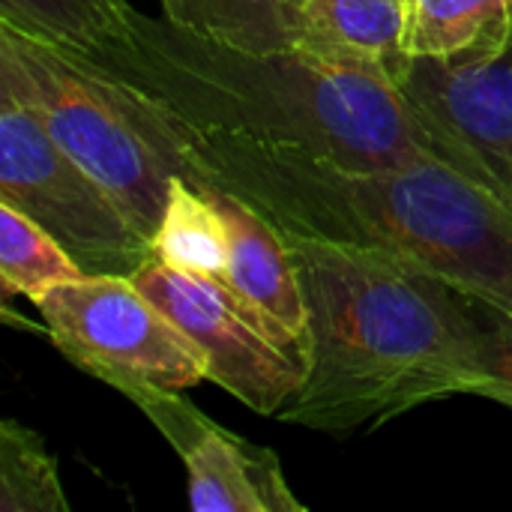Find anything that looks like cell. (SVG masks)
Here are the masks:
<instances>
[{
	"instance_id": "cell-17",
	"label": "cell",
	"mask_w": 512,
	"mask_h": 512,
	"mask_svg": "<svg viewBox=\"0 0 512 512\" xmlns=\"http://www.w3.org/2000/svg\"><path fill=\"white\" fill-rule=\"evenodd\" d=\"M174 21L240 48L273 51L294 45L291 24L276 0H180Z\"/></svg>"
},
{
	"instance_id": "cell-13",
	"label": "cell",
	"mask_w": 512,
	"mask_h": 512,
	"mask_svg": "<svg viewBox=\"0 0 512 512\" xmlns=\"http://www.w3.org/2000/svg\"><path fill=\"white\" fill-rule=\"evenodd\" d=\"M153 255L183 273L225 279L228 228L210 192L186 177L171 180L162 219L153 231Z\"/></svg>"
},
{
	"instance_id": "cell-10",
	"label": "cell",
	"mask_w": 512,
	"mask_h": 512,
	"mask_svg": "<svg viewBox=\"0 0 512 512\" xmlns=\"http://www.w3.org/2000/svg\"><path fill=\"white\" fill-rule=\"evenodd\" d=\"M213 195L228 228V270L225 282L243 294L285 339L309 357V312L300 270L285 234L258 210L222 189Z\"/></svg>"
},
{
	"instance_id": "cell-5",
	"label": "cell",
	"mask_w": 512,
	"mask_h": 512,
	"mask_svg": "<svg viewBox=\"0 0 512 512\" xmlns=\"http://www.w3.org/2000/svg\"><path fill=\"white\" fill-rule=\"evenodd\" d=\"M33 303L54 348L126 399L207 381L204 351L129 276H84Z\"/></svg>"
},
{
	"instance_id": "cell-15",
	"label": "cell",
	"mask_w": 512,
	"mask_h": 512,
	"mask_svg": "<svg viewBox=\"0 0 512 512\" xmlns=\"http://www.w3.org/2000/svg\"><path fill=\"white\" fill-rule=\"evenodd\" d=\"M84 276V267L36 219L0 201V282L6 300H36L48 288Z\"/></svg>"
},
{
	"instance_id": "cell-3",
	"label": "cell",
	"mask_w": 512,
	"mask_h": 512,
	"mask_svg": "<svg viewBox=\"0 0 512 512\" xmlns=\"http://www.w3.org/2000/svg\"><path fill=\"white\" fill-rule=\"evenodd\" d=\"M84 57L204 132L300 147L351 168L432 153L384 72L303 45L240 48L135 9L120 42Z\"/></svg>"
},
{
	"instance_id": "cell-6",
	"label": "cell",
	"mask_w": 512,
	"mask_h": 512,
	"mask_svg": "<svg viewBox=\"0 0 512 512\" xmlns=\"http://www.w3.org/2000/svg\"><path fill=\"white\" fill-rule=\"evenodd\" d=\"M0 201L36 219L87 276H132L153 237L117 195L81 168L51 132L0 90Z\"/></svg>"
},
{
	"instance_id": "cell-14",
	"label": "cell",
	"mask_w": 512,
	"mask_h": 512,
	"mask_svg": "<svg viewBox=\"0 0 512 512\" xmlns=\"http://www.w3.org/2000/svg\"><path fill=\"white\" fill-rule=\"evenodd\" d=\"M129 0H0V21L42 42L93 54L129 33Z\"/></svg>"
},
{
	"instance_id": "cell-7",
	"label": "cell",
	"mask_w": 512,
	"mask_h": 512,
	"mask_svg": "<svg viewBox=\"0 0 512 512\" xmlns=\"http://www.w3.org/2000/svg\"><path fill=\"white\" fill-rule=\"evenodd\" d=\"M207 357V381L246 408L279 417L300 393L309 357L222 276L183 273L156 255L129 276Z\"/></svg>"
},
{
	"instance_id": "cell-12",
	"label": "cell",
	"mask_w": 512,
	"mask_h": 512,
	"mask_svg": "<svg viewBox=\"0 0 512 512\" xmlns=\"http://www.w3.org/2000/svg\"><path fill=\"white\" fill-rule=\"evenodd\" d=\"M510 36L512 0H405L408 60L477 63L501 54Z\"/></svg>"
},
{
	"instance_id": "cell-19",
	"label": "cell",
	"mask_w": 512,
	"mask_h": 512,
	"mask_svg": "<svg viewBox=\"0 0 512 512\" xmlns=\"http://www.w3.org/2000/svg\"><path fill=\"white\" fill-rule=\"evenodd\" d=\"M276 3H279V9L285 12V18H288V24H291V33H294V30H297V18H300L306 0H276Z\"/></svg>"
},
{
	"instance_id": "cell-2",
	"label": "cell",
	"mask_w": 512,
	"mask_h": 512,
	"mask_svg": "<svg viewBox=\"0 0 512 512\" xmlns=\"http://www.w3.org/2000/svg\"><path fill=\"white\" fill-rule=\"evenodd\" d=\"M285 240L306 294L309 366L279 420L342 435L471 396L480 321L465 291L384 249Z\"/></svg>"
},
{
	"instance_id": "cell-1",
	"label": "cell",
	"mask_w": 512,
	"mask_h": 512,
	"mask_svg": "<svg viewBox=\"0 0 512 512\" xmlns=\"http://www.w3.org/2000/svg\"><path fill=\"white\" fill-rule=\"evenodd\" d=\"M162 111L198 189L240 198L285 234L384 249L465 294L512 300V207L447 159L351 168L300 147L204 132Z\"/></svg>"
},
{
	"instance_id": "cell-8",
	"label": "cell",
	"mask_w": 512,
	"mask_h": 512,
	"mask_svg": "<svg viewBox=\"0 0 512 512\" xmlns=\"http://www.w3.org/2000/svg\"><path fill=\"white\" fill-rule=\"evenodd\" d=\"M396 87L429 150L512 207V36L477 63L408 60Z\"/></svg>"
},
{
	"instance_id": "cell-16",
	"label": "cell",
	"mask_w": 512,
	"mask_h": 512,
	"mask_svg": "<svg viewBox=\"0 0 512 512\" xmlns=\"http://www.w3.org/2000/svg\"><path fill=\"white\" fill-rule=\"evenodd\" d=\"M57 459L24 423H0V512H69Z\"/></svg>"
},
{
	"instance_id": "cell-11",
	"label": "cell",
	"mask_w": 512,
	"mask_h": 512,
	"mask_svg": "<svg viewBox=\"0 0 512 512\" xmlns=\"http://www.w3.org/2000/svg\"><path fill=\"white\" fill-rule=\"evenodd\" d=\"M405 0H306L294 45L324 57L384 72L393 84L408 57L402 51Z\"/></svg>"
},
{
	"instance_id": "cell-18",
	"label": "cell",
	"mask_w": 512,
	"mask_h": 512,
	"mask_svg": "<svg viewBox=\"0 0 512 512\" xmlns=\"http://www.w3.org/2000/svg\"><path fill=\"white\" fill-rule=\"evenodd\" d=\"M477 321V378L471 396L492 399L512 411V300H489L468 294Z\"/></svg>"
},
{
	"instance_id": "cell-9",
	"label": "cell",
	"mask_w": 512,
	"mask_h": 512,
	"mask_svg": "<svg viewBox=\"0 0 512 512\" xmlns=\"http://www.w3.org/2000/svg\"><path fill=\"white\" fill-rule=\"evenodd\" d=\"M129 402L177 450L189 474V507L198 512H303L279 456L198 411L180 390L132 393Z\"/></svg>"
},
{
	"instance_id": "cell-4",
	"label": "cell",
	"mask_w": 512,
	"mask_h": 512,
	"mask_svg": "<svg viewBox=\"0 0 512 512\" xmlns=\"http://www.w3.org/2000/svg\"><path fill=\"white\" fill-rule=\"evenodd\" d=\"M0 90L15 96L51 138L153 237L174 177L192 165L168 114L84 54L0 21Z\"/></svg>"
},
{
	"instance_id": "cell-20",
	"label": "cell",
	"mask_w": 512,
	"mask_h": 512,
	"mask_svg": "<svg viewBox=\"0 0 512 512\" xmlns=\"http://www.w3.org/2000/svg\"><path fill=\"white\" fill-rule=\"evenodd\" d=\"M159 6H162V15L174 18V15H177V9H180V0H159Z\"/></svg>"
}]
</instances>
